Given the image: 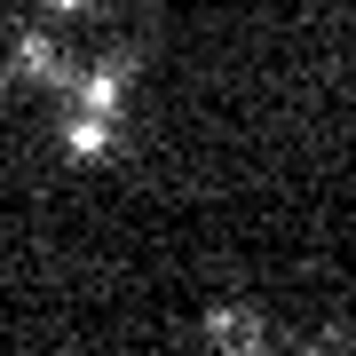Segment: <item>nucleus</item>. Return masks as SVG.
<instances>
[{
  "label": "nucleus",
  "mask_w": 356,
  "mask_h": 356,
  "mask_svg": "<svg viewBox=\"0 0 356 356\" xmlns=\"http://www.w3.org/2000/svg\"><path fill=\"white\" fill-rule=\"evenodd\" d=\"M111 143H119L111 111H79L72 127H64V151H72V159H103V151H111Z\"/></svg>",
  "instance_id": "1"
},
{
  "label": "nucleus",
  "mask_w": 356,
  "mask_h": 356,
  "mask_svg": "<svg viewBox=\"0 0 356 356\" xmlns=\"http://www.w3.org/2000/svg\"><path fill=\"white\" fill-rule=\"evenodd\" d=\"M88 111H119V72H88Z\"/></svg>",
  "instance_id": "2"
}]
</instances>
